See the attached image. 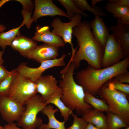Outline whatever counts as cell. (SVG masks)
<instances>
[{"mask_svg": "<svg viewBox=\"0 0 129 129\" xmlns=\"http://www.w3.org/2000/svg\"><path fill=\"white\" fill-rule=\"evenodd\" d=\"M65 9L66 14L71 20L72 17L76 15H80L85 17H88L87 14L79 10L74 3L72 0H58Z\"/></svg>", "mask_w": 129, "mask_h": 129, "instance_id": "27", "label": "cell"}, {"mask_svg": "<svg viewBox=\"0 0 129 129\" xmlns=\"http://www.w3.org/2000/svg\"><path fill=\"white\" fill-rule=\"evenodd\" d=\"M71 115L73 118V123L70 126L66 129H85L88 123L82 118H79L73 112Z\"/></svg>", "mask_w": 129, "mask_h": 129, "instance_id": "30", "label": "cell"}, {"mask_svg": "<svg viewBox=\"0 0 129 129\" xmlns=\"http://www.w3.org/2000/svg\"><path fill=\"white\" fill-rule=\"evenodd\" d=\"M85 102L91 105L97 110L106 112L109 111L108 105L102 99H99L89 93L85 91Z\"/></svg>", "mask_w": 129, "mask_h": 129, "instance_id": "23", "label": "cell"}, {"mask_svg": "<svg viewBox=\"0 0 129 129\" xmlns=\"http://www.w3.org/2000/svg\"><path fill=\"white\" fill-rule=\"evenodd\" d=\"M32 39L35 41L43 42L59 47H64L65 44L62 38L51 32L48 26H37Z\"/></svg>", "mask_w": 129, "mask_h": 129, "instance_id": "15", "label": "cell"}, {"mask_svg": "<svg viewBox=\"0 0 129 129\" xmlns=\"http://www.w3.org/2000/svg\"><path fill=\"white\" fill-rule=\"evenodd\" d=\"M92 33L96 40L104 48L110 35L108 28L101 17L95 16L90 22Z\"/></svg>", "mask_w": 129, "mask_h": 129, "instance_id": "16", "label": "cell"}, {"mask_svg": "<svg viewBox=\"0 0 129 129\" xmlns=\"http://www.w3.org/2000/svg\"><path fill=\"white\" fill-rule=\"evenodd\" d=\"M82 116L88 123L101 129H108L106 116L103 112L92 108L87 111Z\"/></svg>", "mask_w": 129, "mask_h": 129, "instance_id": "20", "label": "cell"}, {"mask_svg": "<svg viewBox=\"0 0 129 129\" xmlns=\"http://www.w3.org/2000/svg\"><path fill=\"white\" fill-rule=\"evenodd\" d=\"M37 45V42L32 39L20 35L14 39L10 46L21 55L29 59L31 52Z\"/></svg>", "mask_w": 129, "mask_h": 129, "instance_id": "17", "label": "cell"}, {"mask_svg": "<svg viewBox=\"0 0 129 129\" xmlns=\"http://www.w3.org/2000/svg\"><path fill=\"white\" fill-rule=\"evenodd\" d=\"M75 65L70 60L64 68L60 71V80L59 86L62 93L61 99L67 107L75 110L78 115H83L92 108L84 101L85 91L83 87L77 83L73 77Z\"/></svg>", "mask_w": 129, "mask_h": 129, "instance_id": "3", "label": "cell"}, {"mask_svg": "<svg viewBox=\"0 0 129 129\" xmlns=\"http://www.w3.org/2000/svg\"><path fill=\"white\" fill-rule=\"evenodd\" d=\"M67 55L64 54L59 58L43 61L39 66L36 68L29 67L27 65L26 63L22 62L16 69L22 75L35 82L47 70L54 67L65 66L64 59Z\"/></svg>", "mask_w": 129, "mask_h": 129, "instance_id": "7", "label": "cell"}, {"mask_svg": "<svg viewBox=\"0 0 129 129\" xmlns=\"http://www.w3.org/2000/svg\"><path fill=\"white\" fill-rule=\"evenodd\" d=\"M24 25L25 23L22 22L17 27L14 28L6 32H0V46L2 47L3 50L4 51L7 46H10L15 38L20 35V29Z\"/></svg>", "mask_w": 129, "mask_h": 129, "instance_id": "22", "label": "cell"}, {"mask_svg": "<svg viewBox=\"0 0 129 129\" xmlns=\"http://www.w3.org/2000/svg\"><path fill=\"white\" fill-rule=\"evenodd\" d=\"M17 124L14 122L8 123L4 127V129H21L17 126Z\"/></svg>", "mask_w": 129, "mask_h": 129, "instance_id": "34", "label": "cell"}, {"mask_svg": "<svg viewBox=\"0 0 129 129\" xmlns=\"http://www.w3.org/2000/svg\"><path fill=\"white\" fill-rule=\"evenodd\" d=\"M105 8L114 17L120 19L123 23L129 25V7L122 6L109 1Z\"/></svg>", "mask_w": 129, "mask_h": 129, "instance_id": "21", "label": "cell"}, {"mask_svg": "<svg viewBox=\"0 0 129 129\" xmlns=\"http://www.w3.org/2000/svg\"><path fill=\"white\" fill-rule=\"evenodd\" d=\"M108 105L109 111L120 116L129 124V103L128 95L104 85L97 94Z\"/></svg>", "mask_w": 129, "mask_h": 129, "instance_id": "4", "label": "cell"}, {"mask_svg": "<svg viewBox=\"0 0 129 129\" xmlns=\"http://www.w3.org/2000/svg\"><path fill=\"white\" fill-rule=\"evenodd\" d=\"M109 2H112L119 5L129 7V0H108Z\"/></svg>", "mask_w": 129, "mask_h": 129, "instance_id": "33", "label": "cell"}, {"mask_svg": "<svg viewBox=\"0 0 129 129\" xmlns=\"http://www.w3.org/2000/svg\"><path fill=\"white\" fill-rule=\"evenodd\" d=\"M103 0H91V6L92 7H94L95 6V5L97 3Z\"/></svg>", "mask_w": 129, "mask_h": 129, "instance_id": "37", "label": "cell"}, {"mask_svg": "<svg viewBox=\"0 0 129 129\" xmlns=\"http://www.w3.org/2000/svg\"><path fill=\"white\" fill-rule=\"evenodd\" d=\"M85 129H101L90 123H88Z\"/></svg>", "mask_w": 129, "mask_h": 129, "instance_id": "35", "label": "cell"}, {"mask_svg": "<svg viewBox=\"0 0 129 129\" xmlns=\"http://www.w3.org/2000/svg\"><path fill=\"white\" fill-rule=\"evenodd\" d=\"M25 109V106L11 98L0 97V113L8 123L18 121Z\"/></svg>", "mask_w": 129, "mask_h": 129, "instance_id": "10", "label": "cell"}, {"mask_svg": "<svg viewBox=\"0 0 129 129\" xmlns=\"http://www.w3.org/2000/svg\"><path fill=\"white\" fill-rule=\"evenodd\" d=\"M78 9L81 11H87L93 13L95 16L101 17L107 16L100 7L91 6L86 0H72Z\"/></svg>", "mask_w": 129, "mask_h": 129, "instance_id": "26", "label": "cell"}, {"mask_svg": "<svg viewBox=\"0 0 129 129\" xmlns=\"http://www.w3.org/2000/svg\"><path fill=\"white\" fill-rule=\"evenodd\" d=\"M126 58L123 48L113 34L109 35L104 48L102 68L108 67L119 62Z\"/></svg>", "mask_w": 129, "mask_h": 129, "instance_id": "9", "label": "cell"}, {"mask_svg": "<svg viewBox=\"0 0 129 129\" xmlns=\"http://www.w3.org/2000/svg\"><path fill=\"white\" fill-rule=\"evenodd\" d=\"M129 129V127L128 126L127 127L125 128L124 129Z\"/></svg>", "mask_w": 129, "mask_h": 129, "instance_id": "41", "label": "cell"}, {"mask_svg": "<svg viewBox=\"0 0 129 129\" xmlns=\"http://www.w3.org/2000/svg\"><path fill=\"white\" fill-rule=\"evenodd\" d=\"M4 51H1L0 49V64L2 65L4 63V61L2 58V56Z\"/></svg>", "mask_w": 129, "mask_h": 129, "instance_id": "36", "label": "cell"}, {"mask_svg": "<svg viewBox=\"0 0 129 129\" xmlns=\"http://www.w3.org/2000/svg\"><path fill=\"white\" fill-rule=\"evenodd\" d=\"M35 10L32 17L36 22L40 17L46 16L59 15L68 18L66 13L57 6L52 0H35Z\"/></svg>", "mask_w": 129, "mask_h": 129, "instance_id": "11", "label": "cell"}, {"mask_svg": "<svg viewBox=\"0 0 129 129\" xmlns=\"http://www.w3.org/2000/svg\"><path fill=\"white\" fill-rule=\"evenodd\" d=\"M108 129H119L129 126L121 118L110 111L106 112Z\"/></svg>", "mask_w": 129, "mask_h": 129, "instance_id": "24", "label": "cell"}, {"mask_svg": "<svg viewBox=\"0 0 129 129\" xmlns=\"http://www.w3.org/2000/svg\"><path fill=\"white\" fill-rule=\"evenodd\" d=\"M108 29L122 45L126 58L129 56V25L123 23L120 19L118 18L116 24L111 26Z\"/></svg>", "mask_w": 129, "mask_h": 129, "instance_id": "13", "label": "cell"}, {"mask_svg": "<svg viewBox=\"0 0 129 129\" xmlns=\"http://www.w3.org/2000/svg\"><path fill=\"white\" fill-rule=\"evenodd\" d=\"M7 28L4 25L0 24V32H3Z\"/></svg>", "mask_w": 129, "mask_h": 129, "instance_id": "38", "label": "cell"}, {"mask_svg": "<svg viewBox=\"0 0 129 129\" xmlns=\"http://www.w3.org/2000/svg\"><path fill=\"white\" fill-rule=\"evenodd\" d=\"M81 19V15H76L72 17L70 22L66 23L63 22L59 18L57 17L53 19L51 23V26L53 28L52 32L60 37L65 44L69 43L70 45L72 54L75 53L77 49L74 48L72 43L73 28L80 23Z\"/></svg>", "mask_w": 129, "mask_h": 129, "instance_id": "8", "label": "cell"}, {"mask_svg": "<svg viewBox=\"0 0 129 129\" xmlns=\"http://www.w3.org/2000/svg\"><path fill=\"white\" fill-rule=\"evenodd\" d=\"M37 93L35 82L18 72L11 83L7 96L24 106L26 102Z\"/></svg>", "mask_w": 129, "mask_h": 129, "instance_id": "6", "label": "cell"}, {"mask_svg": "<svg viewBox=\"0 0 129 129\" xmlns=\"http://www.w3.org/2000/svg\"><path fill=\"white\" fill-rule=\"evenodd\" d=\"M48 105L41 96L36 94L25 103V109L17 125L23 129H36L42 123V119L37 117L38 113Z\"/></svg>", "mask_w": 129, "mask_h": 129, "instance_id": "5", "label": "cell"}, {"mask_svg": "<svg viewBox=\"0 0 129 129\" xmlns=\"http://www.w3.org/2000/svg\"><path fill=\"white\" fill-rule=\"evenodd\" d=\"M11 71L10 75L0 83V97L7 96L13 80L17 73L16 68Z\"/></svg>", "mask_w": 129, "mask_h": 129, "instance_id": "28", "label": "cell"}, {"mask_svg": "<svg viewBox=\"0 0 129 129\" xmlns=\"http://www.w3.org/2000/svg\"><path fill=\"white\" fill-rule=\"evenodd\" d=\"M104 85L109 88L123 92L129 95V84H128L120 82L113 78Z\"/></svg>", "mask_w": 129, "mask_h": 129, "instance_id": "29", "label": "cell"}, {"mask_svg": "<svg viewBox=\"0 0 129 129\" xmlns=\"http://www.w3.org/2000/svg\"><path fill=\"white\" fill-rule=\"evenodd\" d=\"M35 82L37 93L41 94L42 99L45 102L59 87L58 81L51 75L42 76Z\"/></svg>", "mask_w": 129, "mask_h": 129, "instance_id": "12", "label": "cell"}, {"mask_svg": "<svg viewBox=\"0 0 129 129\" xmlns=\"http://www.w3.org/2000/svg\"><path fill=\"white\" fill-rule=\"evenodd\" d=\"M10 0H0V8L5 3Z\"/></svg>", "mask_w": 129, "mask_h": 129, "instance_id": "39", "label": "cell"}, {"mask_svg": "<svg viewBox=\"0 0 129 129\" xmlns=\"http://www.w3.org/2000/svg\"><path fill=\"white\" fill-rule=\"evenodd\" d=\"M62 90L59 87L58 89L49 97L46 102L48 104L51 103L56 106L60 112L61 116L64 121H67L74 110L66 107L61 100Z\"/></svg>", "mask_w": 129, "mask_h": 129, "instance_id": "19", "label": "cell"}, {"mask_svg": "<svg viewBox=\"0 0 129 129\" xmlns=\"http://www.w3.org/2000/svg\"><path fill=\"white\" fill-rule=\"evenodd\" d=\"M0 129H4V127H3L0 125Z\"/></svg>", "mask_w": 129, "mask_h": 129, "instance_id": "40", "label": "cell"}, {"mask_svg": "<svg viewBox=\"0 0 129 129\" xmlns=\"http://www.w3.org/2000/svg\"><path fill=\"white\" fill-rule=\"evenodd\" d=\"M59 47L44 43L37 45L33 49L29 59H31L39 63L43 61L57 58L59 55Z\"/></svg>", "mask_w": 129, "mask_h": 129, "instance_id": "14", "label": "cell"}, {"mask_svg": "<svg viewBox=\"0 0 129 129\" xmlns=\"http://www.w3.org/2000/svg\"><path fill=\"white\" fill-rule=\"evenodd\" d=\"M72 34L76 38L79 46L78 50L70 59L75 68L79 67L83 60L96 69L102 68L104 48L94 38L90 22H81L73 28Z\"/></svg>", "mask_w": 129, "mask_h": 129, "instance_id": "1", "label": "cell"}, {"mask_svg": "<svg viewBox=\"0 0 129 129\" xmlns=\"http://www.w3.org/2000/svg\"><path fill=\"white\" fill-rule=\"evenodd\" d=\"M113 78L120 82L129 84V72L127 71L121 73L114 77Z\"/></svg>", "mask_w": 129, "mask_h": 129, "instance_id": "31", "label": "cell"}, {"mask_svg": "<svg viewBox=\"0 0 129 129\" xmlns=\"http://www.w3.org/2000/svg\"><path fill=\"white\" fill-rule=\"evenodd\" d=\"M20 3L23 6L22 14L23 18V21L28 28H30L33 22L31 15L34 5L33 1L28 0H16Z\"/></svg>", "mask_w": 129, "mask_h": 129, "instance_id": "25", "label": "cell"}, {"mask_svg": "<svg viewBox=\"0 0 129 129\" xmlns=\"http://www.w3.org/2000/svg\"><path fill=\"white\" fill-rule=\"evenodd\" d=\"M58 111L57 108L54 109L52 105H47L41 111L48 117V123L47 124L42 123L38 129H66L65 126V122H60L55 117V113Z\"/></svg>", "mask_w": 129, "mask_h": 129, "instance_id": "18", "label": "cell"}, {"mask_svg": "<svg viewBox=\"0 0 129 129\" xmlns=\"http://www.w3.org/2000/svg\"><path fill=\"white\" fill-rule=\"evenodd\" d=\"M129 56L111 66L96 69L90 65L78 71L75 78L85 91L95 96L101 86L117 75L128 71Z\"/></svg>", "mask_w": 129, "mask_h": 129, "instance_id": "2", "label": "cell"}, {"mask_svg": "<svg viewBox=\"0 0 129 129\" xmlns=\"http://www.w3.org/2000/svg\"><path fill=\"white\" fill-rule=\"evenodd\" d=\"M11 73V71H8L4 66L0 64V83Z\"/></svg>", "mask_w": 129, "mask_h": 129, "instance_id": "32", "label": "cell"}]
</instances>
